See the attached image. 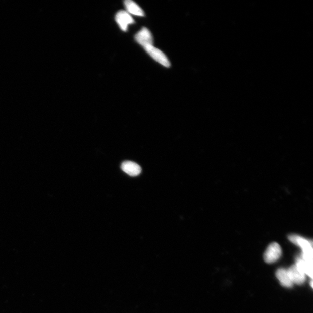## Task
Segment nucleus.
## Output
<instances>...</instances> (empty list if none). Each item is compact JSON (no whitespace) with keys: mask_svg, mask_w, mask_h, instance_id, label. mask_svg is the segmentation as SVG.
<instances>
[{"mask_svg":"<svg viewBox=\"0 0 313 313\" xmlns=\"http://www.w3.org/2000/svg\"><path fill=\"white\" fill-rule=\"evenodd\" d=\"M292 243L299 246L302 250L301 257L303 260L312 264V242L296 234H292L288 237Z\"/></svg>","mask_w":313,"mask_h":313,"instance_id":"f257e3e1","label":"nucleus"},{"mask_svg":"<svg viewBox=\"0 0 313 313\" xmlns=\"http://www.w3.org/2000/svg\"><path fill=\"white\" fill-rule=\"evenodd\" d=\"M146 50V53L149 55V56L156 61L159 63L160 64L165 66L166 68H170L171 64L168 60V58L164 54L161 50H160L153 45H148L143 48Z\"/></svg>","mask_w":313,"mask_h":313,"instance_id":"f03ea898","label":"nucleus"},{"mask_svg":"<svg viewBox=\"0 0 313 313\" xmlns=\"http://www.w3.org/2000/svg\"><path fill=\"white\" fill-rule=\"evenodd\" d=\"M280 246L276 242L270 244L264 255V260L268 264H272L279 260L281 256Z\"/></svg>","mask_w":313,"mask_h":313,"instance_id":"7ed1b4c3","label":"nucleus"},{"mask_svg":"<svg viewBox=\"0 0 313 313\" xmlns=\"http://www.w3.org/2000/svg\"><path fill=\"white\" fill-rule=\"evenodd\" d=\"M135 41L143 48L148 45H153V37L150 30L146 27H143L135 36Z\"/></svg>","mask_w":313,"mask_h":313,"instance_id":"20e7f679","label":"nucleus"},{"mask_svg":"<svg viewBox=\"0 0 313 313\" xmlns=\"http://www.w3.org/2000/svg\"><path fill=\"white\" fill-rule=\"evenodd\" d=\"M115 20L120 29L124 31H127L128 25L135 22L130 14L125 11H119L116 15Z\"/></svg>","mask_w":313,"mask_h":313,"instance_id":"39448f33","label":"nucleus"},{"mask_svg":"<svg viewBox=\"0 0 313 313\" xmlns=\"http://www.w3.org/2000/svg\"><path fill=\"white\" fill-rule=\"evenodd\" d=\"M287 271L293 284L302 285L306 281V275L301 272L295 265L292 266Z\"/></svg>","mask_w":313,"mask_h":313,"instance_id":"423d86ee","label":"nucleus"},{"mask_svg":"<svg viewBox=\"0 0 313 313\" xmlns=\"http://www.w3.org/2000/svg\"><path fill=\"white\" fill-rule=\"evenodd\" d=\"M121 168L125 173L132 177H136L142 172V168L139 164L131 161L124 162L121 164Z\"/></svg>","mask_w":313,"mask_h":313,"instance_id":"0eeeda50","label":"nucleus"},{"mask_svg":"<svg viewBox=\"0 0 313 313\" xmlns=\"http://www.w3.org/2000/svg\"><path fill=\"white\" fill-rule=\"evenodd\" d=\"M276 275L283 287L291 288L293 286V284L289 277L287 270L283 268L278 269Z\"/></svg>","mask_w":313,"mask_h":313,"instance_id":"6e6552de","label":"nucleus"},{"mask_svg":"<svg viewBox=\"0 0 313 313\" xmlns=\"http://www.w3.org/2000/svg\"><path fill=\"white\" fill-rule=\"evenodd\" d=\"M124 5L129 14L139 16V17L144 16L143 10L134 2L131 1V0H126L124 2Z\"/></svg>","mask_w":313,"mask_h":313,"instance_id":"1a4fd4ad","label":"nucleus"},{"mask_svg":"<svg viewBox=\"0 0 313 313\" xmlns=\"http://www.w3.org/2000/svg\"><path fill=\"white\" fill-rule=\"evenodd\" d=\"M295 265L301 272H302L305 275H307L312 277V264L308 263L305 261L302 257H299L296 260Z\"/></svg>","mask_w":313,"mask_h":313,"instance_id":"9d476101","label":"nucleus"}]
</instances>
